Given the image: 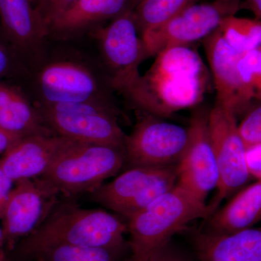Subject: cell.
Masks as SVG:
<instances>
[{
  "label": "cell",
  "mask_w": 261,
  "mask_h": 261,
  "mask_svg": "<svg viewBox=\"0 0 261 261\" xmlns=\"http://www.w3.org/2000/svg\"><path fill=\"white\" fill-rule=\"evenodd\" d=\"M204 72L200 56L190 48L165 49L128 99L156 116L192 107L202 99Z\"/></svg>",
  "instance_id": "6da1fadb"
},
{
  "label": "cell",
  "mask_w": 261,
  "mask_h": 261,
  "mask_svg": "<svg viewBox=\"0 0 261 261\" xmlns=\"http://www.w3.org/2000/svg\"><path fill=\"white\" fill-rule=\"evenodd\" d=\"M127 232V224L108 211L68 204L51 211L43 224L22 241L20 251L34 256L53 245L123 248Z\"/></svg>",
  "instance_id": "7a4b0ae2"
},
{
  "label": "cell",
  "mask_w": 261,
  "mask_h": 261,
  "mask_svg": "<svg viewBox=\"0 0 261 261\" xmlns=\"http://www.w3.org/2000/svg\"><path fill=\"white\" fill-rule=\"evenodd\" d=\"M212 214L210 206L176 184L150 205L128 218V261H148L195 220Z\"/></svg>",
  "instance_id": "3957f363"
},
{
  "label": "cell",
  "mask_w": 261,
  "mask_h": 261,
  "mask_svg": "<svg viewBox=\"0 0 261 261\" xmlns=\"http://www.w3.org/2000/svg\"><path fill=\"white\" fill-rule=\"evenodd\" d=\"M126 163L123 149L72 141L41 178L58 194H90L112 177Z\"/></svg>",
  "instance_id": "277c9868"
},
{
  "label": "cell",
  "mask_w": 261,
  "mask_h": 261,
  "mask_svg": "<svg viewBox=\"0 0 261 261\" xmlns=\"http://www.w3.org/2000/svg\"><path fill=\"white\" fill-rule=\"evenodd\" d=\"M36 104L98 102L114 106L109 81L86 62L59 58L39 62L34 75Z\"/></svg>",
  "instance_id": "5b68a950"
},
{
  "label": "cell",
  "mask_w": 261,
  "mask_h": 261,
  "mask_svg": "<svg viewBox=\"0 0 261 261\" xmlns=\"http://www.w3.org/2000/svg\"><path fill=\"white\" fill-rule=\"evenodd\" d=\"M34 104L46 126L56 135L124 150L126 135L117 121L116 106L98 102Z\"/></svg>",
  "instance_id": "8992f818"
},
{
  "label": "cell",
  "mask_w": 261,
  "mask_h": 261,
  "mask_svg": "<svg viewBox=\"0 0 261 261\" xmlns=\"http://www.w3.org/2000/svg\"><path fill=\"white\" fill-rule=\"evenodd\" d=\"M132 10L113 19L106 27L96 29L93 34L111 88L127 98L140 82L139 68L146 58Z\"/></svg>",
  "instance_id": "52a82bcc"
},
{
  "label": "cell",
  "mask_w": 261,
  "mask_h": 261,
  "mask_svg": "<svg viewBox=\"0 0 261 261\" xmlns=\"http://www.w3.org/2000/svg\"><path fill=\"white\" fill-rule=\"evenodd\" d=\"M241 0H214L187 7L166 23L140 36L145 58L169 48L187 47L219 28L224 18L234 15Z\"/></svg>",
  "instance_id": "ba28073f"
},
{
  "label": "cell",
  "mask_w": 261,
  "mask_h": 261,
  "mask_svg": "<svg viewBox=\"0 0 261 261\" xmlns=\"http://www.w3.org/2000/svg\"><path fill=\"white\" fill-rule=\"evenodd\" d=\"M176 167L130 168L89 194V198L128 219L176 186Z\"/></svg>",
  "instance_id": "9c48e42d"
},
{
  "label": "cell",
  "mask_w": 261,
  "mask_h": 261,
  "mask_svg": "<svg viewBox=\"0 0 261 261\" xmlns=\"http://www.w3.org/2000/svg\"><path fill=\"white\" fill-rule=\"evenodd\" d=\"M208 126L219 171L217 192L209 205L214 214L221 201L240 190L251 177L247 171L246 147L239 132L236 115L215 103L209 112Z\"/></svg>",
  "instance_id": "30bf717a"
},
{
  "label": "cell",
  "mask_w": 261,
  "mask_h": 261,
  "mask_svg": "<svg viewBox=\"0 0 261 261\" xmlns=\"http://www.w3.org/2000/svg\"><path fill=\"white\" fill-rule=\"evenodd\" d=\"M188 138V128L147 117L126 135V163L130 168L177 166Z\"/></svg>",
  "instance_id": "8fae6325"
},
{
  "label": "cell",
  "mask_w": 261,
  "mask_h": 261,
  "mask_svg": "<svg viewBox=\"0 0 261 261\" xmlns=\"http://www.w3.org/2000/svg\"><path fill=\"white\" fill-rule=\"evenodd\" d=\"M59 194L41 178L16 181L2 215L5 247L14 248L43 224L56 205Z\"/></svg>",
  "instance_id": "7c38bea8"
},
{
  "label": "cell",
  "mask_w": 261,
  "mask_h": 261,
  "mask_svg": "<svg viewBox=\"0 0 261 261\" xmlns=\"http://www.w3.org/2000/svg\"><path fill=\"white\" fill-rule=\"evenodd\" d=\"M210 110L197 108L188 127L189 138L176 166L177 185L202 202L216 190L219 171L208 126Z\"/></svg>",
  "instance_id": "4fadbf2b"
},
{
  "label": "cell",
  "mask_w": 261,
  "mask_h": 261,
  "mask_svg": "<svg viewBox=\"0 0 261 261\" xmlns=\"http://www.w3.org/2000/svg\"><path fill=\"white\" fill-rule=\"evenodd\" d=\"M72 141L57 135L20 139L3 153L0 168L13 181L41 177Z\"/></svg>",
  "instance_id": "5bb4252c"
},
{
  "label": "cell",
  "mask_w": 261,
  "mask_h": 261,
  "mask_svg": "<svg viewBox=\"0 0 261 261\" xmlns=\"http://www.w3.org/2000/svg\"><path fill=\"white\" fill-rule=\"evenodd\" d=\"M203 47L214 77L216 103L238 116L252 100L239 73L240 54L225 42L219 28L203 39Z\"/></svg>",
  "instance_id": "9a60e30c"
},
{
  "label": "cell",
  "mask_w": 261,
  "mask_h": 261,
  "mask_svg": "<svg viewBox=\"0 0 261 261\" xmlns=\"http://www.w3.org/2000/svg\"><path fill=\"white\" fill-rule=\"evenodd\" d=\"M0 20L5 37L19 55L34 63L42 61L49 31L31 0H0Z\"/></svg>",
  "instance_id": "2e32d148"
},
{
  "label": "cell",
  "mask_w": 261,
  "mask_h": 261,
  "mask_svg": "<svg viewBox=\"0 0 261 261\" xmlns=\"http://www.w3.org/2000/svg\"><path fill=\"white\" fill-rule=\"evenodd\" d=\"M127 10H130V0H76L53 20L49 36L62 39L75 37Z\"/></svg>",
  "instance_id": "e0dca14e"
},
{
  "label": "cell",
  "mask_w": 261,
  "mask_h": 261,
  "mask_svg": "<svg viewBox=\"0 0 261 261\" xmlns=\"http://www.w3.org/2000/svg\"><path fill=\"white\" fill-rule=\"evenodd\" d=\"M197 245L202 261H261V226L227 234L203 233Z\"/></svg>",
  "instance_id": "ac0fdd59"
},
{
  "label": "cell",
  "mask_w": 261,
  "mask_h": 261,
  "mask_svg": "<svg viewBox=\"0 0 261 261\" xmlns=\"http://www.w3.org/2000/svg\"><path fill=\"white\" fill-rule=\"evenodd\" d=\"M0 127L20 139L56 135L44 123L34 104L18 89L0 82Z\"/></svg>",
  "instance_id": "d6986e66"
},
{
  "label": "cell",
  "mask_w": 261,
  "mask_h": 261,
  "mask_svg": "<svg viewBox=\"0 0 261 261\" xmlns=\"http://www.w3.org/2000/svg\"><path fill=\"white\" fill-rule=\"evenodd\" d=\"M261 220V180L235 195L211 219V232L227 234L251 228Z\"/></svg>",
  "instance_id": "ffe728a7"
},
{
  "label": "cell",
  "mask_w": 261,
  "mask_h": 261,
  "mask_svg": "<svg viewBox=\"0 0 261 261\" xmlns=\"http://www.w3.org/2000/svg\"><path fill=\"white\" fill-rule=\"evenodd\" d=\"M197 0H142L133 10L136 25L142 35L166 23Z\"/></svg>",
  "instance_id": "44dd1931"
},
{
  "label": "cell",
  "mask_w": 261,
  "mask_h": 261,
  "mask_svg": "<svg viewBox=\"0 0 261 261\" xmlns=\"http://www.w3.org/2000/svg\"><path fill=\"white\" fill-rule=\"evenodd\" d=\"M219 30L225 42L239 54L260 49L261 21L257 19L231 15L221 21Z\"/></svg>",
  "instance_id": "7402d4cb"
},
{
  "label": "cell",
  "mask_w": 261,
  "mask_h": 261,
  "mask_svg": "<svg viewBox=\"0 0 261 261\" xmlns=\"http://www.w3.org/2000/svg\"><path fill=\"white\" fill-rule=\"evenodd\" d=\"M123 248L49 245L34 257L39 261H116Z\"/></svg>",
  "instance_id": "603a6c76"
},
{
  "label": "cell",
  "mask_w": 261,
  "mask_h": 261,
  "mask_svg": "<svg viewBox=\"0 0 261 261\" xmlns=\"http://www.w3.org/2000/svg\"><path fill=\"white\" fill-rule=\"evenodd\" d=\"M238 66L247 94L252 99L261 101V49L240 55Z\"/></svg>",
  "instance_id": "cb8c5ba5"
},
{
  "label": "cell",
  "mask_w": 261,
  "mask_h": 261,
  "mask_svg": "<svg viewBox=\"0 0 261 261\" xmlns=\"http://www.w3.org/2000/svg\"><path fill=\"white\" fill-rule=\"evenodd\" d=\"M238 129L245 147L261 143V106L243 118Z\"/></svg>",
  "instance_id": "d4e9b609"
},
{
  "label": "cell",
  "mask_w": 261,
  "mask_h": 261,
  "mask_svg": "<svg viewBox=\"0 0 261 261\" xmlns=\"http://www.w3.org/2000/svg\"><path fill=\"white\" fill-rule=\"evenodd\" d=\"M75 1L76 0H42L35 7V9L49 31V25L53 20Z\"/></svg>",
  "instance_id": "484cf974"
},
{
  "label": "cell",
  "mask_w": 261,
  "mask_h": 261,
  "mask_svg": "<svg viewBox=\"0 0 261 261\" xmlns=\"http://www.w3.org/2000/svg\"><path fill=\"white\" fill-rule=\"evenodd\" d=\"M245 159L250 177L261 180V143L247 147Z\"/></svg>",
  "instance_id": "4316f807"
},
{
  "label": "cell",
  "mask_w": 261,
  "mask_h": 261,
  "mask_svg": "<svg viewBox=\"0 0 261 261\" xmlns=\"http://www.w3.org/2000/svg\"><path fill=\"white\" fill-rule=\"evenodd\" d=\"M13 181L0 168V219L4 211L5 204L13 190Z\"/></svg>",
  "instance_id": "83f0119b"
},
{
  "label": "cell",
  "mask_w": 261,
  "mask_h": 261,
  "mask_svg": "<svg viewBox=\"0 0 261 261\" xmlns=\"http://www.w3.org/2000/svg\"><path fill=\"white\" fill-rule=\"evenodd\" d=\"M148 261H189L186 257L180 254L179 252L175 251L169 246V244L163 247L157 253L154 254Z\"/></svg>",
  "instance_id": "f1b7e54d"
},
{
  "label": "cell",
  "mask_w": 261,
  "mask_h": 261,
  "mask_svg": "<svg viewBox=\"0 0 261 261\" xmlns=\"http://www.w3.org/2000/svg\"><path fill=\"white\" fill-rule=\"evenodd\" d=\"M12 54L9 49L0 42V79L5 76L11 68Z\"/></svg>",
  "instance_id": "f546056e"
},
{
  "label": "cell",
  "mask_w": 261,
  "mask_h": 261,
  "mask_svg": "<svg viewBox=\"0 0 261 261\" xmlns=\"http://www.w3.org/2000/svg\"><path fill=\"white\" fill-rule=\"evenodd\" d=\"M20 139L10 135L0 127V153H4Z\"/></svg>",
  "instance_id": "4dcf8cb0"
},
{
  "label": "cell",
  "mask_w": 261,
  "mask_h": 261,
  "mask_svg": "<svg viewBox=\"0 0 261 261\" xmlns=\"http://www.w3.org/2000/svg\"><path fill=\"white\" fill-rule=\"evenodd\" d=\"M245 3L247 8L251 10L256 19H261V0H246Z\"/></svg>",
  "instance_id": "1f68e13d"
},
{
  "label": "cell",
  "mask_w": 261,
  "mask_h": 261,
  "mask_svg": "<svg viewBox=\"0 0 261 261\" xmlns=\"http://www.w3.org/2000/svg\"><path fill=\"white\" fill-rule=\"evenodd\" d=\"M5 243L4 236H3V229L0 226V261H8L5 252Z\"/></svg>",
  "instance_id": "d6a6232c"
},
{
  "label": "cell",
  "mask_w": 261,
  "mask_h": 261,
  "mask_svg": "<svg viewBox=\"0 0 261 261\" xmlns=\"http://www.w3.org/2000/svg\"><path fill=\"white\" fill-rule=\"evenodd\" d=\"M141 1H142V0H130V9L132 10L135 9V7L137 6V5H138Z\"/></svg>",
  "instance_id": "836d02e7"
},
{
  "label": "cell",
  "mask_w": 261,
  "mask_h": 261,
  "mask_svg": "<svg viewBox=\"0 0 261 261\" xmlns=\"http://www.w3.org/2000/svg\"><path fill=\"white\" fill-rule=\"evenodd\" d=\"M41 1H42V0H31V2H32V4L34 5V7L37 6Z\"/></svg>",
  "instance_id": "e575fe53"
},
{
  "label": "cell",
  "mask_w": 261,
  "mask_h": 261,
  "mask_svg": "<svg viewBox=\"0 0 261 261\" xmlns=\"http://www.w3.org/2000/svg\"><path fill=\"white\" fill-rule=\"evenodd\" d=\"M37 261H39V260H37Z\"/></svg>",
  "instance_id": "d590c367"
}]
</instances>
